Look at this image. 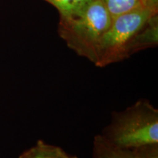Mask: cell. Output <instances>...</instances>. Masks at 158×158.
Listing matches in <instances>:
<instances>
[{
	"label": "cell",
	"mask_w": 158,
	"mask_h": 158,
	"mask_svg": "<svg viewBox=\"0 0 158 158\" xmlns=\"http://www.w3.org/2000/svg\"><path fill=\"white\" fill-rule=\"evenodd\" d=\"M19 158H78L70 155L58 146L38 140L33 147L25 150Z\"/></svg>",
	"instance_id": "obj_6"
},
{
	"label": "cell",
	"mask_w": 158,
	"mask_h": 158,
	"mask_svg": "<svg viewBox=\"0 0 158 158\" xmlns=\"http://www.w3.org/2000/svg\"><path fill=\"white\" fill-rule=\"evenodd\" d=\"M155 14L158 13L143 7L112 19L99 43L94 65L105 68L129 58L127 50L132 40L150 17Z\"/></svg>",
	"instance_id": "obj_3"
},
{
	"label": "cell",
	"mask_w": 158,
	"mask_h": 158,
	"mask_svg": "<svg viewBox=\"0 0 158 158\" xmlns=\"http://www.w3.org/2000/svg\"><path fill=\"white\" fill-rule=\"evenodd\" d=\"M146 7L155 13H158V0H145Z\"/></svg>",
	"instance_id": "obj_10"
},
{
	"label": "cell",
	"mask_w": 158,
	"mask_h": 158,
	"mask_svg": "<svg viewBox=\"0 0 158 158\" xmlns=\"http://www.w3.org/2000/svg\"><path fill=\"white\" fill-rule=\"evenodd\" d=\"M132 150L136 158H158V143L143 146Z\"/></svg>",
	"instance_id": "obj_9"
},
{
	"label": "cell",
	"mask_w": 158,
	"mask_h": 158,
	"mask_svg": "<svg viewBox=\"0 0 158 158\" xmlns=\"http://www.w3.org/2000/svg\"><path fill=\"white\" fill-rule=\"evenodd\" d=\"M111 21L109 12L101 0H95L80 15L60 18L58 34L69 48L94 64L99 43Z\"/></svg>",
	"instance_id": "obj_2"
},
{
	"label": "cell",
	"mask_w": 158,
	"mask_h": 158,
	"mask_svg": "<svg viewBox=\"0 0 158 158\" xmlns=\"http://www.w3.org/2000/svg\"><path fill=\"white\" fill-rule=\"evenodd\" d=\"M158 45V14L150 17L145 25L136 33L128 47L130 57L135 53L147 48H155Z\"/></svg>",
	"instance_id": "obj_4"
},
{
	"label": "cell",
	"mask_w": 158,
	"mask_h": 158,
	"mask_svg": "<svg viewBox=\"0 0 158 158\" xmlns=\"http://www.w3.org/2000/svg\"><path fill=\"white\" fill-rule=\"evenodd\" d=\"M112 19L136 9L146 7L145 0H101Z\"/></svg>",
	"instance_id": "obj_8"
},
{
	"label": "cell",
	"mask_w": 158,
	"mask_h": 158,
	"mask_svg": "<svg viewBox=\"0 0 158 158\" xmlns=\"http://www.w3.org/2000/svg\"><path fill=\"white\" fill-rule=\"evenodd\" d=\"M100 135L124 149L158 143V109L147 99H140L125 109L112 112Z\"/></svg>",
	"instance_id": "obj_1"
},
{
	"label": "cell",
	"mask_w": 158,
	"mask_h": 158,
	"mask_svg": "<svg viewBox=\"0 0 158 158\" xmlns=\"http://www.w3.org/2000/svg\"><path fill=\"white\" fill-rule=\"evenodd\" d=\"M59 11L61 19H69L80 15L95 0H45Z\"/></svg>",
	"instance_id": "obj_7"
},
{
	"label": "cell",
	"mask_w": 158,
	"mask_h": 158,
	"mask_svg": "<svg viewBox=\"0 0 158 158\" xmlns=\"http://www.w3.org/2000/svg\"><path fill=\"white\" fill-rule=\"evenodd\" d=\"M92 158H136L132 149H124L109 143L100 134L94 137Z\"/></svg>",
	"instance_id": "obj_5"
}]
</instances>
